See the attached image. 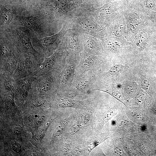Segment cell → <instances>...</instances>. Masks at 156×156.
<instances>
[{
	"label": "cell",
	"mask_w": 156,
	"mask_h": 156,
	"mask_svg": "<svg viewBox=\"0 0 156 156\" xmlns=\"http://www.w3.org/2000/svg\"><path fill=\"white\" fill-rule=\"evenodd\" d=\"M141 85L142 88L146 91H148L150 89V83L149 80L145 77L143 76L141 78Z\"/></svg>",
	"instance_id": "11"
},
{
	"label": "cell",
	"mask_w": 156,
	"mask_h": 156,
	"mask_svg": "<svg viewBox=\"0 0 156 156\" xmlns=\"http://www.w3.org/2000/svg\"><path fill=\"white\" fill-rule=\"evenodd\" d=\"M64 127L62 126H59L58 127L56 130L55 131L54 133L55 135V136H58L60 135L62 131V130H63Z\"/></svg>",
	"instance_id": "19"
},
{
	"label": "cell",
	"mask_w": 156,
	"mask_h": 156,
	"mask_svg": "<svg viewBox=\"0 0 156 156\" xmlns=\"http://www.w3.org/2000/svg\"><path fill=\"white\" fill-rule=\"evenodd\" d=\"M42 1L43 0H42Z\"/></svg>",
	"instance_id": "22"
},
{
	"label": "cell",
	"mask_w": 156,
	"mask_h": 156,
	"mask_svg": "<svg viewBox=\"0 0 156 156\" xmlns=\"http://www.w3.org/2000/svg\"><path fill=\"white\" fill-rule=\"evenodd\" d=\"M59 105L61 107H67L71 106L73 102L68 99H62L59 103Z\"/></svg>",
	"instance_id": "14"
},
{
	"label": "cell",
	"mask_w": 156,
	"mask_h": 156,
	"mask_svg": "<svg viewBox=\"0 0 156 156\" xmlns=\"http://www.w3.org/2000/svg\"><path fill=\"white\" fill-rule=\"evenodd\" d=\"M65 32L64 28L62 29L58 33L52 36L45 37L37 40V42L43 48L48 49L53 44L60 38L63 36Z\"/></svg>",
	"instance_id": "2"
},
{
	"label": "cell",
	"mask_w": 156,
	"mask_h": 156,
	"mask_svg": "<svg viewBox=\"0 0 156 156\" xmlns=\"http://www.w3.org/2000/svg\"><path fill=\"white\" fill-rule=\"evenodd\" d=\"M114 111L113 109H111L108 110L105 115V119L108 120L114 114Z\"/></svg>",
	"instance_id": "16"
},
{
	"label": "cell",
	"mask_w": 156,
	"mask_h": 156,
	"mask_svg": "<svg viewBox=\"0 0 156 156\" xmlns=\"http://www.w3.org/2000/svg\"><path fill=\"white\" fill-rule=\"evenodd\" d=\"M28 63L26 61H20L17 65V70L19 72L24 71L26 69L28 66Z\"/></svg>",
	"instance_id": "13"
},
{
	"label": "cell",
	"mask_w": 156,
	"mask_h": 156,
	"mask_svg": "<svg viewBox=\"0 0 156 156\" xmlns=\"http://www.w3.org/2000/svg\"><path fill=\"white\" fill-rule=\"evenodd\" d=\"M0 52L1 57L3 59L6 58L10 53V49L9 46L3 42H1Z\"/></svg>",
	"instance_id": "9"
},
{
	"label": "cell",
	"mask_w": 156,
	"mask_h": 156,
	"mask_svg": "<svg viewBox=\"0 0 156 156\" xmlns=\"http://www.w3.org/2000/svg\"><path fill=\"white\" fill-rule=\"evenodd\" d=\"M23 25L38 33L42 31L41 23L38 18L30 16L23 18L21 20Z\"/></svg>",
	"instance_id": "1"
},
{
	"label": "cell",
	"mask_w": 156,
	"mask_h": 156,
	"mask_svg": "<svg viewBox=\"0 0 156 156\" xmlns=\"http://www.w3.org/2000/svg\"><path fill=\"white\" fill-rule=\"evenodd\" d=\"M147 35L146 33L144 31H142L139 34L138 37V43L139 46L142 45L144 42L147 39Z\"/></svg>",
	"instance_id": "12"
},
{
	"label": "cell",
	"mask_w": 156,
	"mask_h": 156,
	"mask_svg": "<svg viewBox=\"0 0 156 156\" xmlns=\"http://www.w3.org/2000/svg\"><path fill=\"white\" fill-rule=\"evenodd\" d=\"M44 117L43 115L35 113L29 115L28 119L31 123L36 125L40 123L43 120Z\"/></svg>",
	"instance_id": "7"
},
{
	"label": "cell",
	"mask_w": 156,
	"mask_h": 156,
	"mask_svg": "<svg viewBox=\"0 0 156 156\" xmlns=\"http://www.w3.org/2000/svg\"><path fill=\"white\" fill-rule=\"evenodd\" d=\"M18 37L20 43L26 50L33 53L35 51L33 48L30 38L22 33H19Z\"/></svg>",
	"instance_id": "3"
},
{
	"label": "cell",
	"mask_w": 156,
	"mask_h": 156,
	"mask_svg": "<svg viewBox=\"0 0 156 156\" xmlns=\"http://www.w3.org/2000/svg\"><path fill=\"white\" fill-rule=\"evenodd\" d=\"M55 60V57L52 55L49 57H45L44 60L41 66V69L43 71L49 70L53 64Z\"/></svg>",
	"instance_id": "8"
},
{
	"label": "cell",
	"mask_w": 156,
	"mask_h": 156,
	"mask_svg": "<svg viewBox=\"0 0 156 156\" xmlns=\"http://www.w3.org/2000/svg\"><path fill=\"white\" fill-rule=\"evenodd\" d=\"M22 128L20 126L16 127L14 129V132L16 135L20 134L22 131Z\"/></svg>",
	"instance_id": "20"
},
{
	"label": "cell",
	"mask_w": 156,
	"mask_h": 156,
	"mask_svg": "<svg viewBox=\"0 0 156 156\" xmlns=\"http://www.w3.org/2000/svg\"><path fill=\"white\" fill-rule=\"evenodd\" d=\"M52 86L50 79L49 78L45 77L40 79L37 83V90L41 92H45L49 90Z\"/></svg>",
	"instance_id": "5"
},
{
	"label": "cell",
	"mask_w": 156,
	"mask_h": 156,
	"mask_svg": "<svg viewBox=\"0 0 156 156\" xmlns=\"http://www.w3.org/2000/svg\"><path fill=\"white\" fill-rule=\"evenodd\" d=\"M45 103V101L43 100H40L33 104V106L34 107H38L42 105Z\"/></svg>",
	"instance_id": "21"
},
{
	"label": "cell",
	"mask_w": 156,
	"mask_h": 156,
	"mask_svg": "<svg viewBox=\"0 0 156 156\" xmlns=\"http://www.w3.org/2000/svg\"><path fill=\"white\" fill-rule=\"evenodd\" d=\"M0 17L1 22L4 23L10 22L13 18V13L9 9L4 6L1 5Z\"/></svg>",
	"instance_id": "4"
},
{
	"label": "cell",
	"mask_w": 156,
	"mask_h": 156,
	"mask_svg": "<svg viewBox=\"0 0 156 156\" xmlns=\"http://www.w3.org/2000/svg\"><path fill=\"white\" fill-rule=\"evenodd\" d=\"M15 3L24 5H31L36 1L37 0H11Z\"/></svg>",
	"instance_id": "15"
},
{
	"label": "cell",
	"mask_w": 156,
	"mask_h": 156,
	"mask_svg": "<svg viewBox=\"0 0 156 156\" xmlns=\"http://www.w3.org/2000/svg\"><path fill=\"white\" fill-rule=\"evenodd\" d=\"M12 149L17 153H19L21 151L20 146L17 143H13L12 145Z\"/></svg>",
	"instance_id": "18"
},
{
	"label": "cell",
	"mask_w": 156,
	"mask_h": 156,
	"mask_svg": "<svg viewBox=\"0 0 156 156\" xmlns=\"http://www.w3.org/2000/svg\"><path fill=\"white\" fill-rule=\"evenodd\" d=\"M31 82L28 79L21 81L18 84L19 87L23 96H26L30 88Z\"/></svg>",
	"instance_id": "6"
},
{
	"label": "cell",
	"mask_w": 156,
	"mask_h": 156,
	"mask_svg": "<svg viewBox=\"0 0 156 156\" xmlns=\"http://www.w3.org/2000/svg\"><path fill=\"white\" fill-rule=\"evenodd\" d=\"M125 68V66L120 64H116L112 66L109 71V73L114 75L119 73Z\"/></svg>",
	"instance_id": "10"
},
{
	"label": "cell",
	"mask_w": 156,
	"mask_h": 156,
	"mask_svg": "<svg viewBox=\"0 0 156 156\" xmlns=\"http://www.w3.org/2000/svg\"><path fill=\"white\" fill-rule=\"evenodd\" d=\"M145 5L147 8H152L155 5V2L153 0H146L145 2Z\"/></svg>",
	"instance_id": "17"
}]
</instances>
